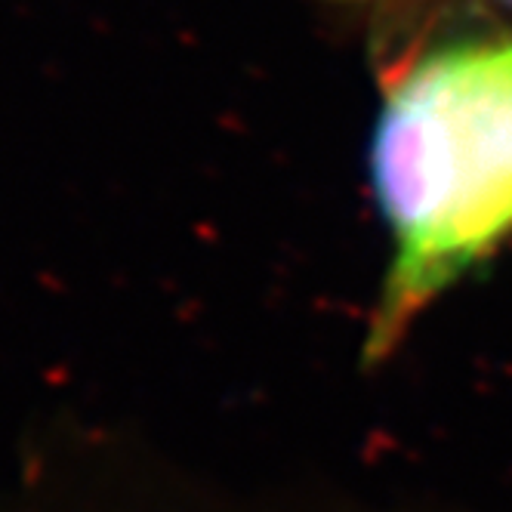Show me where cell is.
I'll list each match as a JSON object with an SVG mask.
<instances>
[{
    "label": "cell",
    "instance_id": "1",
    "mask_svg": "<svg viewBox=\"0 0 512 512\" xmlns=\"http://www.w3.org/2000/svg\"><path fill=\"white\" fill-rule=\"evenodd\" d=\"M371 179L392 235L364 355L512 235V31L463 28L417 50L383 90Z\"/></svg>",
    "mask_w": 512,
    "mask_h": 512
},
{
    "label": "cell",
    "instance_id": "2",
    "mask_svg": "<svg viewBox=\"0 0 512 512\" xmlns=\"http://www.w3.org/2000/svg\"><path fill=\"white\" fill-rule=\"evenodd\" d=\"M494 4H500L503 10H509V13H512V0H494Z\"/></svg>",
    "mask_w": 512,
    "mask_h": 512
}]
</instances>
